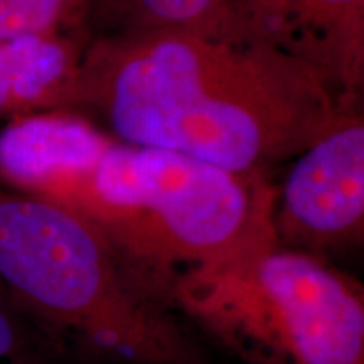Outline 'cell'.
I'll list each match as a JSON object with an SVG mask.
<instances>
[{
	"mask_svg": "<svg viewBox=\"0 0 364 364\" xmlns=\"http://www.w3.org/2000/svg\"><path fill=\"white\" fill-rule=\"evenodd\" d=\"M144 7L159 19L169 22H189L203 16L213 0H142Z\"/></svg>",
	"mask_w": 364,
	"mask_h": 364,
	"instance_id": "cell-10",
	"label": "cell"
},
{
	"mask_svg": "<svg viewBox=\"0 0 364 364\" xmlns=\"http://www.w3.org/2000/svg\"><path fill=\"white\" fill-rule=\"evenodd\" d=\"M280 247L334 262L363 245L364 127L331 124L300 152L275 199Z\"/></svg>",
	"mask_w": 364,
	"mask_h": 364,
	"instance_id": "cell-5",
	"label": "cell"
},
{
	"mask_svg": "<svg viewBox=\"0 0 364 364\" xmlns=\"http://www.w3.org/2000/svg\"><path fill=\"white\" fill-rule=\"evenodd\" d=\"M302 93L284 65L182 33L129 46L103 86L108 122L125 144L247 176L300 154L332 124Z\"/></svg>",
	"mask_w": 364,
	"mask_h": 364,
	"instance_id": "cell-1",
	"label": "cell"
},
{
	"mask_svg": "<svg viewBox=\"0 0 364 364\" xmlns=\"http://www.w3.org/2000/svg\"><path fill=\"white\" fill-rule=\"evenodd\" d=\"M171 302L243 364H364L361 282L277 241L184 272Z\"/></svg>",
	"mask_w": 364,
	"mask_h": 364,
	"instance_id": "cell-4",
	"label": "cell"
},
{
	"mask_svg": "<svg viewBox=\"0 0 364 364\" xmlns=\"http://www.w3.org/2000/svg\"><path fill=\"white\" fill-rule=\"evenodd\" d=\"M71 70V48L58 33L0 39V117L54 107Z\"/></svg>",
	"mask_w": 364,
	"mask_h": 364,
	"instance_id": "cell-7",
	"label": "cell"
},
{
	"mask_svg": "<svg viewBox=\"0 0 364 364\" xmlns=\"http://www.w3.org/2000/svg\"><path fill=\"white\" fill-rule=\"evenodd\" d=\"M0 287L61 361L208 364L169 300L68 204L0 188Z\"/></svg>",
	"mask_w": 364,
	"mask_h": 364,
	"instance_id": "cell-2",
	"label": "cell"
},
{
	"mask_svg": "<svg viewBox=\"0 0 364 364\" xmlns=\"http://www.w3.org/2000/svg\"><path fill=\"white\" fill-rule=\"evenodd\" d=\"M75 0H0V39L58 33Z\"/></svg>",
	"mask_w": 364,
	"mask_h": 364,
	"instance_id": "cell-9",
	"label": "cell"
},
{
	"mask_svg": "<svg viewBox=\"0 0 364 364\" xmlns=\"http://www.w3.org/2000/svg\"><path fill=\"white\" fill-rule=\"evenodd\" d=\"M110 145L81 118L26 113L0 130V188L61 201Z\"/></svg>",
	"mask_w": 364,
	"mask_h": 364,
	"instance_id": "cell-6",
	"label": "cell"
},
{
	"mask_svg": "<svg viewBox=\"0 0 364 364\" xmlns=\"http://www.w3.org/2000/svg\"><path fill=\"white\" fill-rule=\"evenodd\" d=\"M0 364H61V359L0 287Z\"/></svg>",
	"mask_w": 364,
	"mask_h": 364,
	"instance_id": "cell-8",
	"label": "cell"
},
{
	"mask_svg": "<svg viewBox=\"0 0 364 364\" xmlns=\"http://www.w3.org/2000/svg\"><path fill=\"white\" fill-rule=\"evenodd\" d=\"M275 199L263 176L235 174L172 150L112 144L61 203L93 221L171 302L184 272L277 241Z\"/></svg>",
	"mask_w": 364,
	"mask_h": 364,
	"instance_id": "cell-3",
	"label": "cell"
},
{
	"mask_svg": "<svg viewBox=\"0 0 364 364\" xmlns=\"http://www.w3.org/2000/svg\"><path fill=\"white\" fill-rule=\"evenodd\" d=\"M322 2L329 4L334 7H348V6H356L359 0H322Z\"/></svg>",
	"mask_w": 364,
	"mask_h": 364,
	"instance_id": "cell-11",
	"label": "cell"
}]
</instances>
